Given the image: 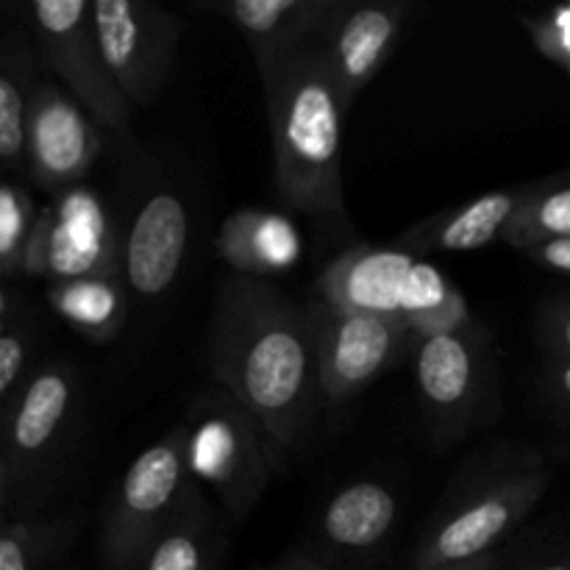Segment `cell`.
Segmentation results:
<instances>
[{
  "label": "cell",
  "instance_id": "obj_1",
  "mask_svg": "<svg viewBox=\"0 0 570 570\" xmlns=\"http://www.w3.org/2000/svg\"><path fill=\"white\" fill-rule=\"evenodd\" d=\"M209 367L217 387L259 423L284 468L304 454L323 406L309 306L271 282L228 276L215 298Z\"/></svg>",
  "mask_w": 570,
  "mask_h": 570
},
{
  "label": "cell",
  "instance_id": "obj_2",
  "mask_svg": "<svg viewBox=\"0 0 570 570\" xmlns=\"http://www.w3.org/2000/svg\"><path fill=\"white\" fill-rule=\"evenodd\" d=\"M273 145V184L287 209L332 232H351L343 189V120L348 115L321 45L262 81Z\"/></svg>",
  "mask_w": 570,
  "mask_h": 570
},
{
  "label": "cell",
  "instance_id": "obj_3",
  "mask_svg": "<svg viewBox=\"0 0 570 570\" xmlns=\"http://www.w3.org/2000/svg\"><path fill=\"white\" fill-rule=\"evenodd\" d=\"M549 465L523 443L479 451L445 488L432 521L417 538L412 568L454 566L499 551L549 488Z\"/></svg>",
  "mask_w": 570,
  "mask_h": 570
},
{
  "label": "cell",
  "instance_id": "obj_4",
  "mask_svg": "<svg viewBox=\"0 0 570 570\" xmlns=\"http://www.w3.org/2000/svg\"><path fill=\"white\" fill-rule=\"evenodd\" d=\"M87 399L78 367L50 360L33 367L0 410V515H37L81 432Z\"/></svg>",
  "mask_w": 570,
  "mask_h": 570
},
{
  "label": "cell",
  "instance_id": "obj_5",
  "mask_svg": "<svg viewBox=\"0 0 570 570\" xmlns=\"http://www.w3.org/2000/svg\"><path fill=\"white\" fill-rule=\"evenodd\" d=\"M317 301L351 315L401 321L412 337L429 340L471 326L468 298L440 267L387 245H351L317 276Z\"/></svg>",
  "mask_w": 570,
  "mask_h": 570
},
{
  "label": "cell",
  "instance_id": "obj_6",
  "mask_svg": "<svg viewBox=\"0 0 570 570\" xmlns=\"http://www.w3.org/2000/svg\"><path fill=\"white\" fill-rule=\"evenodd\" d=\"M412 367L426 434L438 451L454 449L499 421V354L493 334L479 321L454 334L417 340Z\"/></svg>",
  "mask_w": 570,
  "mask_h": 570
},
{
  "label": "cell",
  "instance_id": "obj_7",
  "mask_svg": "<svg viewBox=\"0 0 570 570\" xmlns=\"http://www.w3.org/2000/svg\"><path fill=\"white\" fill-rule=\"evenodd\" d=\"M187 468L198 488H209L234 521H245L284 471L259 423L223 387L206 390L181 421Z\"/></svg>",
  "mask_w": 570,
  "mask_h": 570
},
{
  "label": "cell",
  "instance_id": "obj_8",
  "mask_svg": "<svg viewBox=\"0 0 570 570\" xmlns=\"http://www.w3.org/2000/svg\"><path fill=\"white\" fill-rule=\"evenodd\" d=\"M187 468V432L181 423L150 443L109 493L100 518V560L106 570H134L156 534L195 493Z\"/></svg>",
  "mask_w": 570,
  "mask_h": 570
},
{
  "label": "cell",
  "instance_id": "obj_9",
  "mask_svg": "<svg viewBox=\"0 0 570 570\" xmlns=\"http://www.w3.org/2000/svg\"><path fill=\"white\" fill-rule=\"evenodd\" d=\"M28 26L42 70L83 106L100 128L126 137L134 106L117 87L95 31V11L87 0H37L26 6Z\"/></svg>",
  "mask_w": 570,
  "mask_h": 570
},
{
  "label": "cell",
  "instance_id": "obj_10",
  "mask_svg": "<svg viewBox=\"0 0 570 570\" xmlns=\"http://www.w3.org/2000/svg\"><path fill=\"white\" fill-rule=\"evenodd\" d=\"M95 31L117 87L134 109L165 92L181 45V20L148 0H95Z\"/></svg>",
  "mask_w": 570,
  "mask_h": 570
},
{
  "label": "cell",
  "instance_id": "obj_11",
  "mask_svg": "<svg viewBox=\"0 0 570 570\" xmlns=\"http://www.w3.org/2000/svg\"><path fill=\"white\" fill-rule=\"evenodd\" d=\"M317 340V373L323 404H345L399 365L406 345L415 343L401 321L351 315L315 301L309 304Z\"/></svg>",
  "mask_w": 570,
  "mask_h": 570
},
{
  "label": "cell",
  "instance_id": "obj_12",
  "mask_svg": "<svg viewBox=\"0 0 570 570\" xmlns=\"http://www.w3.org/2000/svg\"><path fill=\"white\" fill-rule=\"evenodd\" d=\"M104 137L83 106L53 78H42L28 117V176L56 195L81 187L98 161Z\"/></svg>",
  "mask_w": 570,
  "mask_h": 570
},
{
  "label": "cell",
  "instance_id": "obj_13",
  "mask_svg": "<svg viewBox=\"0 0 570 570\" xmlns=\"http://www.w3.org/2000/svg\"><path fill=\"white\" fill-rule=\"evenodd\" d=\"M412 3L406 0H343L321 37V50L337 81L345 109L382 72L404 37Z\"/></svg>",
  "mask_w": 570,
  "mask_h": 570
},
{
  "label": "cell",
  "instance_id": "obj_14",
  "mask_svg": "<svg viewBox=\"0 0 570 570\" xmlns=\"http://www.w3.org/2000/svg\"><path fill=\"white\" fill-rule=\"evenodd\" d=\"M189 248V212L181 195L156 184L134 212L122 239V278L139 301H159L176 287Z\"/></svg>",
  "mask_w": 570,
  "mask_h": 570
},
{
  "label": "cell",
  "instance_id": "obj_15",
  "mask_svg": "<svg viewBox=\"0 0 570 570\" xmlns=\"http://www.w3.org/2000/svg\"><path fill=\"white\" fill-rule=\"evenodd\" d=\"M340 3L343 0H204L200 6L237 28L265 81L321 42Z\"/></svg>",
  "mask_w": 570,
  "mask_h": 570
},
{
  "label": "cell",
  "instance_id": "obj_16",
  "mask_svg": "<svg viewBox=\"0 0 570 570\" xmlns=\"http://www.w3.org/2000/svg\"><path fill=\"white\" fill-rule=\"evenodd\" d=\"M48 276L56 282L72 278H122V239L106 209L104 198L89 187H72L50 200Z\"/></svg>",
  "mask_w": 570,
  "mask_h": 570
},
{
  "label": "cell",
  "instance_id": "obj_17",
  "mask_svg": "<svg viewBox=\"0 0 570 570\" xmlns=\"http://www.w3.org/2000/svg\"><path fill=\"white\" fill-rule=\"evenodd\" d=\"M399 495L379 479H356L340 488L317 521V543L337 562L376 560L399 523ZM328 557L323 562L328 566Z\"/></svg>",
  "mask_w": 570,
  "mask_h": 570
},
{
  "label": "cell",
  "instance_id": "obj_18",
  "mask_svg": "<svg viewBox=\"0 0 570 570\" xmlns=\"http://www.w3.org/2000/svg\"><path fill=\"white\" fill-rule=\"evenodd\" d=\"M527 189H493L460 206L438 212L417 220L401 234V248L410 254H468L482 250L493 243H504L510 223L515 220Z\"/></svg>",
  "mask_w": 570,
  "mask_h": 570
},
{
  "label": "cell",
  "instance_id": "obj_19",
  "mask_svg": "<svg viewBox=\"0 0 570 570\" xmlns=\"http://www.w3.org/2000/svg\"><path fill=\"white\" fill-rule=\"evenodd\" d=\"M215 254L234 276L259 278L289 273L301 262L304 239L287 215L273 209H237L223 220Z\"/></svg>",
  "mask_w": 570,
  "mask_h": 570
},
{
  "label": "cell",
  "instance_id": "obj_20",
  "mask_svg": "<svg viewBox=\"0 0 570 570\" xmlns=\"http://www.w3.org/2000/svg\"><path fill=\"white\" fill-rule=\"evenodd\" d=\"M39 53L33 37L9 28L0 39V161L6 173H28V117L37 92Z\"/></svg>",
  "mask_w": 570,
  "mask_h": 570
},
{
  "label": "cell",
  "instance_id": "obj_21",
  "mask_svg": "<svg viewBox=\"0 0 570 570\" xmlns=\"http://www.w3.org/2000/svg\"><path fill=\"white\" fill-rule=\"evenodd\" d=\"M134 570H226V534L200 488L156 534Z\"/></svg>",
  "mask_w": 570,
  "mask_h": 570
},
{
  "label": "cell",
  "instance_id": "obj_22",
  "mask_svg": "<svg viewBox=\"0 0 570 570\" xmlns=\"http://www.w3.org/2000/svg\"><path fill=\"white\" fill-rule=\"evenodd\" d=\"M126 278H72L50 284L48 304L89 343H109L128 315Z\"/></svg>",
  "mask_w": 570,
  "mask_h": 570
},
{
  "label": "cell",
  "instance_id": "obj_23",
  "mask_svg": "<svg viewBox=\"0 0 570 570\" xmlns=\"http://www.w3.org/2000/svg\"><path fill=\"white\" fill-rule=\"evenodd\" d=\"M76 532L78 521L70 515L9 518L0 532V570H59Z\"/></svg>",
  "mask_w": 570,
  "mask_h": 570
},
{
  "label": "cell",
  "instance_id": "obj_24",
  "mask_svg": "<svg viewBox=\"0 0 570 570\" xmlns=\"http://www.w3.org/2000/svg\"><path fill=\"white\" fill-rule=\"evenodd\" d=\"M33 317L14 284L0 287V410L14 401L17 390L33 373Z\"/></svg>",
  "mask_w": 570,
  "mask_h": 570
},
{
  "label": "cell",
  "instance_id": "obj_25",
  "mask_svg": "<svg viewBox=\"0 0 570 570\" xmlns=\"http://www.w3.org/2000/svg\"><path fill=\"white\" fill-rule=\"evenodd\" d=\"M521 209L504 234V245L523 250L543 239L570 237V181L527 184Z\"/></svg>",
  "mask_w": 570,
  "mask_h": 570
},
{
  "label": "cell",
  "instance_id": "obj_26",
  "mask_svg": "<svg viewBox=\"0 0 570 570\" xmlns=\"http://www.w3.org/2000/svg\"><path fill=\"white\" fill-rule=\"evenodd\" d=\"M39 206L17 178H6L0 187V276L6 284L22 276V254L37 223Z\"/></svg>",
  "mask_w": 570,
  "mask_h": 570
},
{
  "label": "cell",
  "instance_id": "obj_27",
  "mask_svg": "<svg viewBox=\"0 0 570 570\" xmlns=\"http://www.w3.org/2000/svg\"><path fill=\"white\" fill-rule=\"evenodd\" d=\"M534 340L551 360L570 362V301H546L534 312Z\"/></svg>",
  "mask_w": 570,
  "mask_h": 570
},
{
  "label": "cell",
  "instance_id": "obj_28",
  "mask_svg": "<svg viewBox=\"0 0 570 570\" xmlns=\"http://www.w3.org/2000/svg\"><path fill=\"white\" fill-rule=\"evenodd\" d=\"M50 204L39 206L37 223L31 228V237L26 243V254H22V276H48V250H50Z\"/></svg>",
  "mask_w": 570,
  "mask_h": 570
},
{
  "label": "cell",
  "instance_id": "obj_29",
  "mask_svg": "<svg viewBox=\"0 0 570 570\" xmlns=\"http://www.w3.org/2000/svg\"><path fill=\"white\" fill-rule=\"evenodd\" d=\"M521 254H527L529 259L538 262V265L546 267V271L570 276V237L543 239V243H534L529 245V248H523Z\"/></svg>",
  "mask_w": 570,
  "mask_h": 570
},
{
  "label": "cell",
  "instance_id": "obj_30",
  "mask_svg": "<svg viewBox=\"0 0 570 570\" xmlns=\"http://www.w3.org/2000/svg\"><path fill=\"white\" fill-rule=\"evenodd\" d=\"M540 387H543V395L551 404L570 412V362L551 360L549 356L543 376H540Z\"/></svg>",
  "mask_w": 570,
  "mask_h": 570
},
{
  "label": "cell",
  "instance_id": "obj_31",
  "mask_svg": "<svg viewBox=\"0 0 570 570\" xmlns=\"http://www.w3.org/2000/svg\"><path fill=\"white\" fill-rule=\"evenodd\" d=\"M254 570H334L323 560H317L315 554H306V551H293V554H284L282 560L271 562V566H259Z\"/></svg>",
  "mask_w": 570,
  "mask_h": 570
},
{
  "label": "cell",
  "instance_id": "obj_32",
  "mask_svg": "<svg viewBox=\"0 0 570 570\" xmlns=\"http://www.w3.org/2000/svg\"><path fill=\"white\" fill-rule=\"evenodd\" d=\"M501 551H493V554H484L479 560L468 562H454V566H434V568H412V570H499L501 566Z\"/></svg>",
  "mask_w": 570,
  "mask_h": 570
},
{
  "label": "cell",
  "instance_id": "obj_33",
  "mask_svg": "<svg viewBox=\"0 0 570 570\" xmlns=\"http://www.w3.org/2000/svg\"><path fill=\"white\" fill-rule=\"evenodd\" d=\"M504 562V560H501ZM499 570H507L504 566H499ZM510 570H570V557H551V560H538V562H527V566H515Z\"/></svg>",
  "mask_w": 570,
  "mask_h": 570
}]
</instances>
